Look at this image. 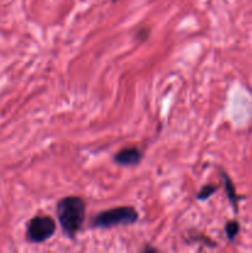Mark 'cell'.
<instances>
[{"label":"cell","instance_id":"obj_1","mask_svg":"<svg viewBox=\"0 0 252 253\" xmlns=\"http://www.w3.org/2000/svg\"><path fill=\"white\" fill-rule=\"evenodd\" d=\"M57 215L64 234L74 237L85 219V203L79 197L63 198L57 204Z\"/></svg>","mask_w":252,"mask_h":253},{"label":"cell","instance_id":"obj_2","mask_svg":"<svg viewBox=\"0 0 252 253\" xmlns=\"http://www.w3.org/2000/svg\"><path fill=\"white\" fill-rule=\"evenodd\" d=\"M138 215L133 208L131 207H119L114 209L105 210L100 214L96 215L91 220V225L94 227H103V229H109V227L119 226V225H130L137 221Z\"/></svg>","mask_w":252,"mask_h":253},{"label":"cell","instance_id":"obj_3","mask_svg":"<svg viewBox=\"0 0 252 253\" xmlns=\"http://www.w3.org/2000/svg\"><path fill=\"white\" fill-rule=\"evenodd\" d=\"M56 222L49 216H35L27 226V239L35 244H42L53 236Z\"/></svg>","mask_w":252,"mask_h":253},{"label":"cell","instance_id":"obj_4","mask_svg":"<svg viewBox=\"0 0 252 253\" xmlns=\"http://www.w3.org/2000/svg\"><path fill=\"white\" fill-rule=\"evenodd\" d=\"M142 160V153L136 147H127L116 153L115 162L120 166H136Z\"/></svg>","mask_w":252,"mask_h":253},{"label":"cell","instance_id":"obj_5","mask_svg":"<svg viewBox=\"0 0 252 253\" xmlns=\"http://www.w3.org/2000/svg\"><path fill=\"white\" fill-rule=\"evenodd\" d=\"M239 230H240V225L237 221H230L229 224L226 225V227H225V231H226V235L227 237H229V240H234L235 237L237 236V234H239Z\"/></svg>","mask_w":252,"mask_h":253},{"label":"cell","instance_id":"obj_6","mask_svg":"<svg viewBox=\"0 0 252 253\" xmlns=\"http://www.w3.org/2000/svg\"><path fill=\"white\" fill-rule=\"evenodd\" d=\"M224 178H225V180H226V190H227V194H229V198H230V200H231L232 204H234V207L236 208L237 197H236V193H235L234 185H232V183L230 182V179L226 177V175H224Z\"/></svg>","mask_w":252,"mask_h":253},{"label":"cell","instance_id":"obj_7","mask_svg":"<svg viewBox=\"0 0 252 253\" xmlns=\"http://www.w3.org/2000/svg\"><path fill=\"white\" fill-rule=\"evenodd\" d=\"M215 190H216V188L212 187V185H207V187L203 188L202 192L198 194V199H200V200L208 199V198H209L210 195L215 192Z\"/></svg>","mask_w":252,"mask_h":253}]
</instances>
